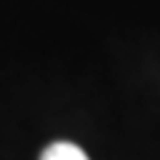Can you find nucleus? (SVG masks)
<instances>
[{
	"label": "nucleus",
	"instance_id": "f257e3e1",
	"mask_svg": "<svg viewBox=\"0 0 160 160\" xmlns=\"http://www.w3.org/2000/svg\"><path fill=\"white\" fill-rule=\"evenodd\" d=\"M40 160H88V158H86V152H83L80 147H75V144L56 142V144H51V147L43 149Z\"/></svg>",
	"mask_w": 160,
	"mask_h": 160
}]
</instances>
